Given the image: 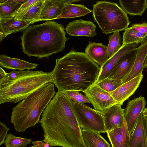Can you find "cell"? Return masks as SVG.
<instances>
[{"instance_id":"cell-1","label":"cell","mask_w":147,"mask_h":147,"mask_svg":"<svg viewBox=\"0 0 147 147\" xmlns=\"http://www.w3.org/2000/svg\"><path fill=\"white\" fill-rule=\"evenodd\" d=\"M72 101L58 91L42 113L40 122L51 147H86Z\"/></svg>"},{"instance_id":"cell-2","label":"cell","mask_w":147,"mask_h":147,"mask_svg":"<svg viewBox=\"0 0 147 147\" xmlns=\"http://www.w3.org/2000/svg\"><path fill=\"white\" fill-rule=\"evenodd\" d=\"M100 67L84 53L72 48L63 57L56 59L52 71L53 83L59 91L84 92L96 83Z\"/></svg>"},{"instance_id":"cell-3","label":"cell","mask_w":147,"mask_h":147,"mask_svg":"<svg viewBox=\"0 0 147 147\" xmlns=\"http://www.w3.org/2000/svg\"><path fill=\"white\" fill-rule=\"evenodd\" d=\"M20 38L24 54L39 59L63 51L69 38L66 37L63 25L51 21L30 26Z\"/></svg>"},{"instance_id":"cell-4","label":"cell","mask_w":147,"mask_h":147,"mask_svg":"<svg viewBox=\"0 0 147 147\" xmlns=\"http://www.w3.org/2000/svg\"><path fill=\"white\" fill-rule=\"evenodd\" d=\"M54 83L34 91L12 109L10 122L16 131L24 132L40 121L41 114L55 94Z\"/></svg>"},{"instance_id":"cell-5","label":"cell","mask_w":147,"mask_h":147,"mask_svg":"<svg viewBox=\"0 0 147 147\" xmlns=\"http://www.w3.org/2000/svg\"><path fill=\"white\" fill-rule=\"evenodd\" d=\"M53 83L52 71L28 70L18 79L0 84V104L19 103L45 85Z\"/></svg>"},{"instance_id":"cell-6","label":"cell","mask_w":147,"mask_h":147,"mask_svg":"<svg viewBox=\"0 0 147 147\" xmlns=\"http://www.w3.org/2000/svg\"><path fill=\"white\" fill-rule=\"evenodd\" d=\"M93 8L94 21L106 35L124 30L130 23L127 14L116 3L98 1Z\"/></svg>"},{"instance_id":"cell-7","label":"cell","mask_w":147,"mask_h":147,"mask_svg":"<svg viewBox=\"0 0 147 147\" xmlns=\"http://www.w3.org/2000/svg\"><path fill=\"white\" fill-rule=\"evenodd\" d=\"M75 114L80 127L85 130L107 132L104 118L98 111L84 103L72 101Z\"/></svg>"},{"instance_id":"cell-8","label":"cell","mask_w":147,"mask_h":147,"mask_svg":"<svg viewBox=\"0 0 147 147\" xmlns=\"http://www.w3.org/2000/svg\"><path fill=\"white\" fill-rule=\"evenodd\" d=\"M90 100L94 109L103 111L117 104L111 94L100 88L96 83L83 92Z\"/></svg>"},{"instance_id":"cell-9","label":"cell","mask_w":147,"mask_h":147,"mask_svg":"<svg viewBox=\"0 0 147 147\" xmlns=\"http://www.w3.org/2000/svg\"><path fill=\"white\" fill-rule=\"evenodd\" d=\"M145 98L140 96L130 100L124 109L125 119L131 135L133 132L140 115L145 108Z\"/></svg>"},{"instance_id":"cell-10","label":"cell","mask_w":147,"mask_h":147,"mask_svg":"<svg viewBox=\"0 0 147 147\" xmlns=\"http://www.w3.org/2000/svg\"><path fill=\"white\" fill-rule=\"evenodd\" d=\"M81 0H44L38 21L57 19L61 15L65 5Z\"/></svg>"},{"instance_id":"cell-11","label":"cell","mask_w":147,"mask_h":147,"mask_svg":"<svg viewBox=\"0 0 147 147\" xmlns=\"http://www.w3.org/2000/svg\"><path fill=\"white\" fill-rule=\"evenodd\" d=\"M139 44L133 43L122 46L121 49L100 67L99 74L96 83L110 75L114 67L125 55L135 49Z\"/></svg>"},{"instance_id":"cell-12","label":"cell","mask_w":147,"mask_h":147,"mask_svg":"<svg viewBox=\"0 0 147 147\" xmlns=\"http://www.w3.org/2000/svg\"><path fill=\"white\" fill-rule=\"evenodd\" d=\"M121 106L115 104L103 111L99 112L104 117L107 132L123 125L125 118L124 109L121 108Z\"/></svg>"},{"instance_id":"cell-13","label":"cell","mask_w":147,"mask_h":147,"mask_svg":"<svg viewBox=\"0 0 147 147\" xmlns=\"http://www.w3.org/2000/svg\"><path fill=\"white\" fill-rule=\"evenodd\" d=\"M96 25L91 21L80 19L69 22L65 30L67 34L71 36L91 37L96 35Z\"/></svg>"},{"instance_id":"cell-14","label":"cell","mask_w":147,"mask_h":147,"mask_svg":"<svg viewBox=\"0 0 147 147\" xmlns=\"http://www.w3.org/2000/svg\"><path fill=\"white\" fill-rule=\"evenodd\" d=\"M143 77V74L123 84L113 91L110 93L117 104L121 105L135 92Z\"/></svg>"},{"instance_id":"cell-15","label":"cell","mask_w":147,"mask_h":147,"mask_svg":"<svg viewBox=\"0 0 147 147\" xmlns=\"http://www.w3.org/2000/svg\"><path fill=\"white\" fill-rule=\"evenodd\" d=\"M137 48L121 58L114 67L109 78L122 80L128 75L135 61Z\"/></svg>"},{"instance_id":"cell-16","label":"cell","mask_w":147,"mask_h":147,"mask_svg":"<svg viewBox=\"0 0 147 147\" xmlns=\"http://www.w3.org/2000/svg\"><path fill=\"white\" fill-rule=\"evenodd\" d=\"M33 22L18 20L15 18L0 20V41L8 35L26 30Z\"/></svg>"},{"instance_id":"cell-17","label":"cell","mask_w":147,"mask_h":147,"mask_svg":"<svg viewBox=\"0 0 147 147\" xmlns=\"http://www.w3.org/2000/svg\"><path fill=\"white\" fill-rule=\"evenodd\" d=\"M137 51L133 67L129 73L122 80V84L142 74L144 61L147 55V40L137 48Z\"/></svg>"},{"instance_id":"cell-18","label":"cell","mask_w":147,"mask_h":147,"mask_svg":"<svg viewBox=\"0 0 147 147\" xmlns=\"http://www.w3.org/2000/svg\"><path fill=\"white\" fill-rule=\"evenodd\" d=\"M107 133L112 147H129L131 135L125 119L121 127Z\"/></svg>"},{"instance_id":"cell-19","label":"cell","mask_w":147,"mask_h":147,"mask_svg":"<svg viewBox=\"0 0 147 147\" xmlns=\"http://www.w3.org/2000/svg\"><path fill=\"white\" fill-rule=\"evenodd\" d=\"M90 59L100 66L109 59L107 46L101 43L89 41L84 53Z\"/></svg>"},{"instance_id":"cell-20","label":"cell","mask_w":147,"mask_h":147,"mask_svg":"<svg viewBox=\"0 0 147 147\" xmlns=\"http://www.w3.org/2000/svg\"><path fill=\"white\" fill-rule=\"evenodd\" d=\"M129 147H147V131L142 113L131 135Z\"/></svg>"},{"instance_id":"cell-21","label":"cell","mask_w":147,"mask_h":147,"mask_svg":"<svg viewBox=\"0 0 147 147\" xmlns=\"http://www.w3.org/2000/svg\"><path fill=\"white\" fill-rule=\"evenodd\" d=\"M38 64L32 63L18 58L10 57L4 55H0V65L7 69L13 70H30L36 68Z\"/></svg>"},{"instance_id":"cell-22","label":"cell","mask_w":147,"mask_h":147,"mask_svg":"<svg viewBox=\"0 0 147 147\" xmlns=\"http://www.w3.org/2000/svg\"><path fill=\"white\" fill-rule=\"evenodd\" d=\"M100 133L81 129V133L86 147H111Z\"/></svg>"},{"instance_id":"cell-23","label":"cell","mask_w":147,"mask_h":147,"mask_svg":"<svg viewBox=\"0 0 147 147\" xmlns=\"http://www.w3.org/2000/svg\"><path fill=\"white\" fill-rule=\"evenodd\" d=\"M121 8L126 14L142 16L147 8L146 0H119Z\"/></svg>"},{"instance_id":"cell-24","label":"cell","mask_w":147,"mask_h":147,"mask_svg":"<svg viewBox=\"0 0 147 147\" xmlns=\"http://www.w3.org/2000/svg\"><path fill=\"white\" fill-rule=\"evenodd\" d=\"M90 12H92V11L84 5L67 3L65 5L61 15L57 19L80 17L85 16Z\"/></svg>"},{"instance_id":"cell-25","label":"cell","mask_w":147,"mask_h":147,"mask_svg":"<svg viewBox=\"0 0 147 147\" xmlns=\"http://www.w3.org/2000/svg\"><path fill=\"white\" fill-rule=\"evenodd\" d=\"M44 0H40L13 17L18 20L38 22Z\"/></svg>"},{"instance_id":"cell-26","label":"cell","mask_w":147,"mask_h":147,"mask_svg":"<svg viewBox=\"0 0 147 147\" xmlns=\"http://www.w3.org/2000/svg\"><path fill=\"white\" fill-rule=\"evenodd\" d=\"M147 40V34L135 31L130 27L124 30L122 46L133 43H143Z\"/></svg>"},{"instance_id":"cell-27","label":"cell","mask_w":147,"mask_h":147,"mask_svg":"<svg viewBox=\"0 0 147 147\" xmlns=\"http://www.w3.org/2000/svg\"><path fill=\"white\" fill-rule=\"evenodd\" d=\"M121 36L119 32L113 33L109 37L107 46L108 55L110 58L115 54L121 48Z\"/></svg>"},{"instance_id":"cell-28","label":"cell","mask_w":147,"mask_h":147,"mask_svg":"<svg viewBox=\"0 0 147 147\" xmlns=\"http://www.w3.org/2000/svg\"><path fill=\"white\" fill-rule=\"evenodd\" d=\"M31 139L16 136L11 133L8 134L4 144L5 147H26L31 143Z\"/></svg>"},{"instance_id":"cell-29","label":"cell","mask_w":147,"mask_h":147,"mask_svg":"<svg viewBox=\"0 0 147 147\" xmlns=\"http://www.w3.org/2000/svg\"><path fill=\"white\" fill-rule=\"evenodd\" d=\"M96 84L102 89L109 93L113 91L123 84L122 80L109 77L101 80Z\"/></svg>"},{"instance_id":"cell-30","label":"cell","mask_w":147,"mask_h":147,"mask_svg":"<svg viewBox=\"0 0 147 147\" xmlns=\"http://www.w3.org/2000/svg\"><path fill=\"white\" fill-rule=\"evenodd\" d=\"M24 3L0 4V20L13 17L14 14Z\"/></svg>"},{"instance_id":"cell-31","label":"cell","mask_w":147,"mask_h":147,"mask_svg":"<svg viewBox=\"0 0 147 147\" xmlns=\"http://www.w3.org/2000/svg\"><path fill=\"white\" fill-rule=\"evenodd\" d=\"M63 92L73 102L80 103H90V100L86 96L82 94L79 91L71 90Z\"/></svg>"},{"instance_id":"cell-32","label":"cell","mask_w":147,"mask_h":147,"mask_svg":"<svg viewBox=\"0 0 147 147\" xmlns=\"http://www.w3.org/2000/svg\"><path fill=\"white\" fill-rule=\"evenodd\" d=\"M28 71V70H20L18 71L13 70L10 72L7 73V75L2 84L10 82L16 80L26 74Z\"/></svg>"},{"instance_id":"cell-33","label":"cell","mask_w":147,"mask_h":147,"mask_svg":"<svg viewBox=\"0 0 147 147\" xmlns=\"http://www.w3.org/2000/svg\"><path fill=\"white\" fill-rule=\"evenodd\" d=\"M40 0H26L22 4L20 8L14 14L13 17L27 9L34 4L38 2Z\"/></svg>"},{"instance_id":"cell-34","label":"cell","mask_w":147,"mask_h":147,"mask_svg":"<svg viewBox=\"0 0 147 147\" xmlns=\"http://www.w3.org/2000/svg\"><path fill=\"white\" fill-rule=\"evenodd\" d=\"M10 130L4 123L0 121V146L4 143L7 132Z\"/></svg>"},{"instance_id":"cell-35","label":"cell","mask_w":147,"mask_h":147,"mask_svg":"<svg viewBox=\"0 0 147 147\" xmlns=\"http://www.w3.org/2000/svg\"><path fill=\"white\" fill-rule=\"evenodd\" d=\"M130 27L135 31L147 34V22L133 24Z\"/></svg>"},{"instance_id":"cell-36","label":"cell","mask_w":147,"mask_h":147,"mask_svg":"<svg viewBox=\"0 0 147 147\" xmlns=\"http://www.w3.org/2000/svg\"><path fill=\"white\" fill-rule=\"evenodd\" d=\"M32 143L33 145L29 147H50V146L49 143L44 139L41 141L38 140L32 141Z\"/></svg>"},{"instance_id":"cell-37","label":"cell","mask_w":147,"mask_h":147,"mask_svg":"<svg viewBox=\"0 0 147 147\" xmlns=\"http://www.w3.org/2000/svg\"><path fill=\"white\" fill-rule=\"evenodd\" d=\"M26 0H0V4H9L23 3Z\"/></svg>"},{"instance_id":"cell-38","label":"cell","mask_w":147,"mask_h":147,"mask_svg":"<svg viewBox=\"0 0 147 147\" xmlns=\"http://www.w3.org/2000/svg\"><path fill=\"white\" fill-rule=\"evenodd\" d=\"M7 73L2 68L0 67V84L2 83L7 75Z\"/></svg>"},{"instance_id":"cell-39","label":"cell","mask_w":147,"mask_h":147,"mask_svg":"<svg viewBox=\"0 0 147 147\" xmlns=\"http://www.w3.org/2000/svg\"><path fill=\"white\" fill-rule=\"evenodd\" d=\"M143 117L147 131V117L143 115Z\"/></svg>"},{"instance_id":"cell-40","label":"cell","mask_w":147,"mask_h":147,"mask_svg":"<svg viewBox=\"0 0 147 147\" xmlns=\"http://www.w3.org/2000/svg\"><path fill=\"white\" fill-rule=\"evenodd\" d=\"M144 67L146 69H147V55L144 61Z\"/></svg>"},{"instance_id":"cell-41","label":"cell","mask_w":147,"mask_h":147,"mask_svg":"<svg viewBox=\"0 0 147 147\" xmlns=\"http://www.w3.org/2000/svg\"><path fill=\"white\" fill-rule=\"evenodd\" d=\"M143 115L147 117V108H145L142 112Z\"/></svg>"},{"instance_id":"cell-42","label":"cell","mask_w":147,"mask_h":147,"mask_svg":"<svg viewBox=\"0 0 147 147\" xmlns=\"http://www.w3.org/2000/svg\"></svg>"}]
</instances>
